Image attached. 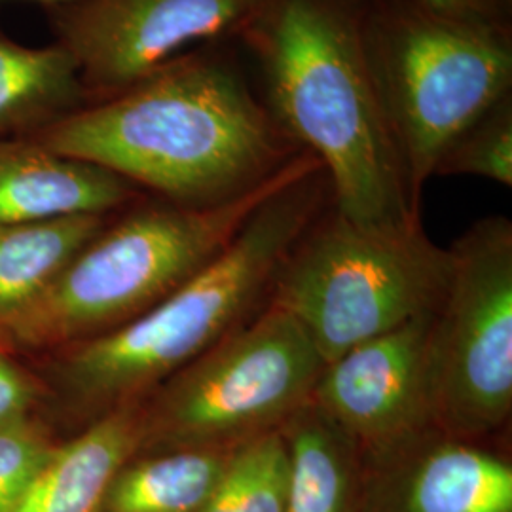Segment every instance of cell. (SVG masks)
I'll use <instances>...</instances> for the list:
<instances>
[{"instance_id": "52a82bcc", "label": "cell", "mask_w": 512, "mask_h": 512, "mask_svg": "<svg viewBox=\"0 0 512 512\" xmlns=\"http://www.w3.org/2000/svg\"><path fill=\"white\" fill-rule=\"evenodd\" d=\"M325 361L291 313L268 302L143 401L139 452H232L310 403Z\"/></svg>"}, {"instance_id": "ba28073f", "label": "cell", "mask_w": 512, "mask_h": 512, "mask_svg": "<svg viewBox=\"0 0 512 512\" xmlns=\"http://www.w3.org/2000/svg\"><path fill=\"white\" fill-rule=\"evenodd\" d=\"M429 334L433 418L463 439H494L512 416V222H475L452 243Z\"/></svg>"}, {"instance_id": "9c48e42d", "label": "cell", "mask_w": 512, "mask_h": 512, "mask_svg": "<svg viewBox=\"0 0 512 512\" xmlns=\"http://www.w3.org/2000/svg\"><path fill=\"white\" fill-rule=\"evenodd\" d=\"M264 0H80L50 12L90 103L128 88L198 44L241 37Z\"/></svg>"}, {"instance_id": "30bf717a", "label": "cell", "mask_w": 512, "mask_h": 512, "mask_svg": "<svg viewBox=\"0 0 512 512\" xmlns=\"http://www.w3.org/2000/svg\"><path fill=\"white\" fill-rule=\"evenodd\" d=\"M433 315L342 353L313 387L311 403L357 444L365 465L437 429L429 380Z\"/></svg>"}, {"instance_id": "44dd1931", "label": "cell", "mask_w": 512, "mask_h": 512, "mask_svg": "<svg viewBox=\"0 0 512 512\" xmlns=\"http://www.w3.org/2000/svg\"><path fill=\"white\" fill-rule=\"evenodd\" d=\"M42 395V380L0 351V429L31 418Z\"/></svg>"}, {"instance_id": "277c9868", "label": "cell", "mask_w": 512, "mask_h": 512, "mask_svg": "<svg viewBox=\"0 0 512 512\" xmlns=\"http://www.w3.org/2000/svg\"><path fill=\"white\" fill-rule=\"evenodd\" d=\"M317 164L304 150L268 183L215 207L160 198L124 207L37 300L0 319V351L54 353L128 325L198 274L262 203Z\"/></svg>"}, {"instance_id": "6da1fadb", "label": "cell", "mask_w": 512, "mask_h": 512, "mask_svg": "<svg viewBox=\"0 0 512 512\" xmlns=\"http://www.w3.org/2000/svg\"><path fill=\"white\" fill-rule=\"evenodd\" d=\"M27 139L184 207L234 202L304 152L217 42Z\"/></svg>"}, {"instance_id": "5b68a950", "label": "cell", "mask_w": 512, "mask_h": 512, "mask_svg": "<svg viewBox=\"0 0 512 512\" xmlns=\"http://www.w3.org/2000/svg\"><path fill=\"white\" fill-rule=\"evenodd\" d=\"M366 61L385 120L421 200L440 156L512 93L509 19L467 16L423 0L361 2Z\"/></svg>"}, {"instance_id": "8fae6325", "label": "cell", "mask_w": 512, "mask_h": 512, "mask_svg": "<svg viewBox=\"0 0 512 512\" xmlns=\"http://www.w3.org/2000/svg\"><path fill=\"white\" fill-rule=\"evenodd\" d=\"M431 429L365 465L359 512H512V465L488 444Z\"/></svg>"}, {"instance_id": "9a60e30c", "label": "cell", "mask_w": 512, "mask_h": 512, "mask_svg": "<svg viewBox=\"0 0 512 512\" xmlns=\"http://www.w3.org/2000/svg\"><path fill=\"white\" fill-rule=\"evenodd\" d=\"M88 103L80 67L65 46L29 48L0 29V139L33 137Z\"/></svg>"}, {"instance_id": "7c38bea8", "label": "cell", "mask_w": 512, "mask_h": 512, "mask_svg": "<svg viewBox=\"0 0 512 512\" xmlns=\"http://www.w3.org/2000/svg\"><path fill=\"white\" fill-rule=\"evenodd\" d=\"M141 190L99 165L42 147L0 139V226L74 215H114Z\"/></svg>"}, {"instance_id": "4fadbf2b", "label": "cell", "mask_w": 512, "mask_h": 512, "mask_svg": "<svg viewBox=\"0 0 512 512\" xmlns=\"http://www.w3.org/2000/svg\"><path fill=\"white\" fill-rule=\"evenodd\" d=\"M141 442L143 401L93 420L57 446L10 512H103L112 478L139 452Z\"/></svg>"}, {"instance_id": "603a6c76", "label": "cell", "mask_w": 512, "mask_h": 512, "mask_svg": "<svg viewBox=\"0 0 512 512\" xmlns=\"http://www.w3.org/2000/svg\"><path fill=\"white\" fill-rule=\"evenodd\" d=\"M2 2H8V0H0V4H2ZM27 2H38V4L46 6L48 12H54V10H61V8L73 6V4L80 2V0H27Z\"/></svg>"}, {"instance_id": "ffe728a7", "label": "cell", "mask_w": 512, "mask_h": 512, "mask_svg": "<svg viewBox=\"0 0 512 512\" xmlns=\"http://www.w3.org/2000/svg\"><path fill=\"white\" fill-rule=\"evenodd\" d=\"M61 442L35 416L0 429V512H10Z\"/></svg>"}, {"instance_id": "3957f363", "label": "cell", "mask_w": 512, "mask_h": 512, "mask_svg": "<svg viewBox=\"0 0 512 512\" xmlns=\"http://www.w3.org/2000/svg\"><path fill=\"white\" fill-rule=\"evenodd\" d=\"M332 205L317 164L279 188L224 251L177 291L120 329L50 353L55 395L84 427L148 395L270 302L296 241Z\"/></svg>"}, {"instance_id": "d6986e66", "label": "cell", "mask_w": 512, "mask_h": 512, "mask_svg": "<svg viewBox=\"0 0 512 512\" xmlns=\"http://www.w3.org/2000/svg\"><path fill=\"white\" fill-rule=\"evenodd\" d=\"M435 175H471L512 186V93H507L440 156Z\"/></svg>"}, {"instance_id": "8992f818", "label": "cell", "mask_w": 512, "mask_h": 512, "mask_svg": "<svg viewBox=\"0 0 512 512\" xmlns=\"http://www.w3.org/2000/svg\"><path fill=\"white\" fill-rule=\"evenodd\" d=\"M450 251L423 228L374 230L325 209L296 241L270 302L308 332L325 365L351 348L435 313Z\"/></svg>"}, {"instance_id": "5bb4252c", "label": "cell", "mask_w": 512, "mask_h": 512, "mask_svg": "<svg viewBox=\"0 0 512 512\" xmlns=\"http://www.w3.org/2000/svg\"><path fill=\"white\" fill-rule=\"evenodd\" d=\"M289 475L285 512H353L361 509L365 459L357 444L306 403L281 427Z\"/></svg>"}, {"instance_id": "e0dca14e", "label": "cell", "mask_w": 512, "mask_h": 512, "mask_svg": "<svg viewBox=\"0 0 512 512\" xmlns=\"http://www.w3.org/2000/svg\"><path fill=\"white\" fill-rule=\"evenodd\" d=\"M110 217L74 215L0 226V319L37 300Z\"/></svg>"}, {"instance_id": "2e32d148", "label": "cell", "mask_w": 512, "mask_h": 512, "mask_svg": "<svg viewBox=\"0 0 512 512\" xmlns=\"http://www.w3.org/2000/svg\"><path fill=\"white\" fill-rule=\"evenodd\" d=\"M232 452L207 448L137 452L112 478L103 512H200Z\"/></svg>"}, {"instance_id": "7a4b0ae2", "label": "cell", "mask_w": 512, "mask_h": 512, "mask_svg": "<svg viewBox=\"0 0 512 512\" xmlns=\"http://www.w3.org/2000/svg\"><path fill=\"white\" fill-rule=\"evenodd\" d=\"M239 38L277 126L323 165L332 209L374 230L420 226L366 61L361 0H264Z\"/></svg>"}, {"instance_id": "ac0fdd59", "label": "cell", "mask_w": 512, "mask_h": 512, "mask_svg": "<svg viewBox=\"0 0 512 512\" xmlns=\"http://www.w3.org/2000/svg\"><path fill=\"white\" fill-rule=\"evenodd\" d=\"M289 456L281 429L236 448L200 512H285Z\"/></svg>"}, {"instance_id": "7402d4cb", "label": "cell", "mask_w": 512, "mask_h": 512, "mask_svg": "<svg viewBox=\"0 0 512 512\" xmlns=\"http://www.w3.org/2000/svg\"><path fill=\"white\" fill-rule=\"evenodd\" d=\"M423 2L442 10L458 12V14L497 19H509V6H511V0H423Z\"/></svg>"}]
</instances>
